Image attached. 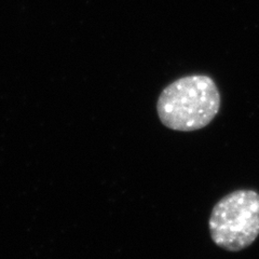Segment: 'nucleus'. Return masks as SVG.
I'll return each mask as SVG.
<instances>
[{
	"mask_svg": "<svg viewBox=\"0 0 259 259\" xmlns=\"http://www.w3.org/2000/svg\"><path fill=\"white\" fill-rule=\"evenodd\" d=\"M221 93L205 75H191L173 81L162 90L157 112L161 123L178 132L207 126L221 108Z\"/></svg>",
	"mask_w": 259,
	"mask_h": 259,
	"instance_id": "1",
	"label": "nucleus"
},
{
	"mask_svg": "<svg viewBox=\"0 0 259 259\" xmlns=\"http://www.w3.org/2000/svg\"><path fill=\"white\" fill-rule=\"evenodd\" d=\"M210 238L217 246L240 252L259 237V193L240 189L214 205L208 221Z\"/></svg>",
	"mask_w": 259,
	"mask_h": 259,
	"instance_id": "2",
	"label": "nucleus"
}]
</instances>
